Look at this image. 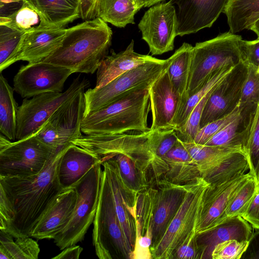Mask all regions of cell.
Wrapping results in <instances>:
<instances>
[{"mask_svg": "<svg viewBox=\"0 0 259 259\" xmlns=\"http://www.w3.org/2000/svg\"><path fill=\"white\" fill-rule=\"evenodd\" d=\"M68 145L61 149L37 175L0 177V231L15 239L29 236L64 189L59 181L58 168Z\"/></svg>", "mask_w": 259, "mask_h": 259, "instance_id": "1", "label": "cell"}, {"mask_svg": "<svg viewBox=\"0 0 259 259\" xmlns=\"http://www.w3.org/2000/svg\"><path fill=\"white\" fill-rule=\"evenodd\" d=\"M112 32L107 23L96 17L67 28L60 45L42 61L93 74L107 56Z\"/></svg>", "mask_w": 259, "mask_h": 259, "instance_id": "2", "label": "cell"}, {"mask_svg": "<svg viewBox=\"0 0 259 259\" xmlns=\"http://www.w3.org/2000/svg\"><path fill=\"white\" fill-rule=\"evenodd\" d=\"M149 88L137 90L84 116L81 132L85 135L147 132L150 110Z\"/></svg>", "mask_w": 259, "mask_h": 259, "instance_id": "3", "label": "cell"}, {"mask_svg": "<svg viewBox=\"0 0 259 259\" xmlns=\"http://www.w3.org/2000/svg\"><path fill=\"white\" fill-rule=\"evenodd\" d=\"M93 244L100 259H132L133 249L118 219L110 183L103 168L98 207L93 222Z\"/></svg>", "mask_w": 259, "mask_h": 259, "instance_id": "4", "label": "cell"}, {"mask_svg": "<svg viewBox=\"0 0 259 259\" xmlns=\"http://www.w3.org/2000/svg\"><path fill=\"white\" fill-rule=\"evenodd\" d=\"M241 39L240 35L228 32L196 43L193 47L187 91L183 96L190 94L214 71L244 61Z\"/></svg>", "mask_w": 259, "mask_h": 259, "instance_id": "5", "label": "cell"}, {"mask_svg": "<svg viewBox=\"0 0 259 259\" xmlns=\"http://www.w3.org/2000/svg\"><path fill=\"white\" fill-rule=\"evenodd\" d=\"M63 148L54 149L41 141L35 135L11 141L1 134L0 177H28L37 175Z\"/></svg>", "mask_w": 259, "mask_h": 259, "instance_id": "6", "label": "cell"}, {"mask_svg": "<svg viewBox=\"0 0 259 259\" xmlns=\"http://www.w3.org/2000/svg\"><path fill=\"white\" fill-rule=\"evenodd\" d=\"M208 185L202 177L189 184L182 203L163 237L150 249L152 259H172L179 246L196 233L203 196Z\"/></svg>", "mask_w": 259, "mask_h": 259, "instance_id": "7", "label": "cell"}, {"mask_svg": "<svg viewBox=\"0 0 259 259\" xmlns=\"http://www.w3.org/2000/svg\"><path fill=\"white\" fill-rule=\"evenodd\" d=\"M172 57L141 65L118 76L106 85L84 92V116L97 111L134 91L149 88L168 68Z\"/></svg>", "mask_w": 259, "mask_h": 259, "instance_id": "8", "label": "cell"}, {"mask_svg": "<svg viewBox=\"0 0 259 259\" xmlns=\"http://www.w3.org/2000/svg\"><path fill=\"white\" fill-rule=\"evenodd\" d=\"M102 166L100 162L96 163L72 186L77 195L73 215L66 227L54 239L61 250L82 241L94 222L99 201Z\"/></svg>", "mask_w": 259, "mask_h": 259, "instance_id": "9", "label": "cell"}, {"mask_svg": "<svg viewBox=\"0 0 259 259\" xmlns=\"http://www.w3.org/2000/svg\"><path fill=\"white\" fill-rule=\"evenodd\" d=\"M147 132L82 136L72 142L99 159L101 164L117 154H124L133 159L138 167L147 175L153 158Z\"/></svg>", "mask_w": 259, "mask_h": 259, "instance_id": "10", "label": "cell"}, {"mask_svg": "<svg viewBox=\"0 0 259 259\" xmlns=\"http://www.w3.org/2000/svg\"><path fill=\"white\" fill-rule=\"evenodd\" d=\"M88 84L86 79L78 77L64 92H48L24 99L17 111L16 141L36 134L62 104Z\"/></svg>", "mask_w": 259, "mask_h": 259, "instance_id": "11", "label": "cell"}, {"mask_svg": "<svg viewBox=\"0 0 259 259\" xmlns=\"http://www.w3.org/2000/svg\"><path fill=\"white\" fill-rule=\"evenodd\" d=\"M84 89L62 104L35 134L56 149L64 147L82 136L81 124L85 111Z\"/></svg>", "mask_w": 259, "mask_h": 259, "instance_id": "12", "label": "cell"}, {"mask_svg": "<svg viewBox=\"0 0 259 259\" xmlns=\"http://www.w3.org/2000/svg\"><path fill=\"white\" fill-rule=\"evenodd\" d=\"M74 71L40 61L22 66L13 79L14 91L22 98L48 92H62L64 83Z\"/></svg>", "mask_w": 259, "mask_h": 259, "instance_id": "13", "label": "cell"}, {"mask_svg": "<svg viewBox=\"0 0 259 259\" xmlns=\"http://www.w3.org/2000/svg\"><path fill=\"white\" fill-rule=\"evenodd\" d=\"M138 27L152 55H161L174 49L177 36V17L175 7L169 2L149 8Z\"/></svg>", "mask_w": 259, "mask_h": 259, "instance_id": "14", "label": "cell"}, {"mask_svg": "<svg viewBox=\"0 0 259 259\" xmlns=\"http://www.w3.org/2000/svg\"><path fill=\"white\" fill-rule=\"evenodd\" d=\"M248 66L242 61L213 89L204 107L200 128L233 112L239 106Z\"/></svg>", "mask_w": 259, "mask_h": 259, "instance_id": "15", "label": "cell"}, {"mask_svg": "<svg viewBox=\"0 0 259 259\" xmlns=\"http://www.w3.org/2000/svg\"><path fill=\"white\" fill-rule=\"evenodd\" d=\"M252 176L249 171L221 184H209L203 196L196 234L208 230L228 219L226 211L231 197Z\"/></svg>", "mask_w": 259, "mask_h": 259, "instance_id": "16", "label": "cell"}, {"mask_svg": "<svg viewBox=\"0 0 259 259\" xmlns=\"http://www.w3.org/2000/svg\"><path fill=\"white\" fill-rule=\"evenodd\" d=\"M230 0H170L178 6L177 34L182 36L210 27Z\"/></svg>", "mask_w": 259, "mask_h": 259, "instance_id": "17", "label": "cell"}, {"mask_svg": "<svg viewBox=\"0 0 259 259\" xmlns=\"http://www.w3.org/2000/svg\"><path fill=\"white\" fill-rule=\"evenodd\" d=\"M76 199L74 187L63 189L42 215L29 236L38 240L54 239L71 219Z\"/></svg>", "mask_w": 259, "mask_h": 259, "instance_id": "18", "label": "cell"}, {"mask_svg": "<svg viewBox=\"0 0 259 259\" xmlns=\"http://www.w3.org/2000/svg\"><path fill=\"white\" fill-rule=\"evenodd\" d=\"M67 28L48 27L40 24L24 34L14 59L28 63L42 61L61 44Z\"/></svg>", "mask_w": 259, "mask_h": 259, "instance_id": "19", "label": "cell"}, {"mask_svg": "<svg viewBox=\"0 0 259 259\" xmlns=\"http://www.w3.org/2000/svg\"><path fill=\"white\" fill-rule=\"evenodd\" d=\"M166 70L149 88L152 131L172 128L180 104L181 96L173 88Z\"/></svg>", "mask_w": 259, "mask_h": 259, "instance_id": "20", "label": "cell"}, {"mask_svg": "<svg viewBox=\"0 0 259 259\" xmlns=\"http://www.w3.org/2000/svg\"><path fill=\"white\" fill-rule=\"evenodd\" d=\"M189 184L177 185L163 180L155 186L158 189V193L154 209L150 249L155 247L163 237L182 203Z\"/></svg>", "mask_w": 259, "mask_h": 259, "instance_id": "21", "label": "cell"}, {"mask_svg": "<svg viewBox=\"0 0 259 259\" xmlns=\"http://www.w3.org/2000/svg\"><path fill=\"white\" fill-rule=\"evenodd\" d=\"M102 165L110 183L115 210L123 234L134 251L136 239V220L128 210L124 196L134 191L123 182L113 157L103 161Z\"/></svg>", "mask_w": 259, "mask_h": 259, "instance_id": "22", "label": "cell"}, {"mask_svg": "<svg viewBox=\"0 0 259 259\" xmlns=\"http://www.w3.org/2000/svg\"><path fill=\"white\" fill-rule=\"evenodd\" d=\"M252 226L240 216L230 218L218 226L201 233L196 234V240L200 258H211L215 246L230 239L248 241L252 234Z\"/></svg>", "mask_w": 259, "mask_h": 259, "instance_id": "23", "label": "cell"}, {"mask_svg": "<svg viewBox=\"0 0 259 259\" xmlns=\"http://www.w3.org/2000/svg\"><path fill=\"white\" fill-rule=\"evenodd\" d=\"M134 41L132 40L126 49L118 53L112 51L101 62L96 74V88L102 87L121 74L143 64L155 62L159 59L134 51Z\"/></svg>", "mask_w": 259, "mask_h": 259, "instance_id": "24", "label": "cell"}, {"mask_svg": "<svg viewBox=\"0 0 259 259\" xmlns=\"http://www.w3.org/2000/svg\"><path fill=\"white\" fill-rule=\"evenodd\" d=\"M239 106L241 110L238 116L204 145L236 148L245 153L249 130L257 105L247 104Z\"/></svg>", "mask_w": 259, "mask_h": 259, "instance_id": "25", "label": "cell"}, {"mask_svg": "<svg viewBox=\"0 0 259 259\" xmlns=\"http://www.w3.org/2000/svg\"><path fill=\"white\" fill-rule=\"evenodd\" d=\"M38 15L40 24L64 27L80 18L79 0H24Z\"/></svg>", "mask_w": 259, "mask_h": 259, "instance_id": "26", "label": "cell"}, {"mask_svg": "<svg viewBox=\"0 0 259 259\" xmlns=\"http://www.w3.org/2000/svg\"><path fill=\"white\" fill-rule=\"evenodd\" d=\"M98 162L101 163L99 159L91 153L71 143L63 154L58 168L62 187H72Z\"/></svg>", "mask_w": 259, "mask_h": 259, "instance_id": "27", "label": "cell"}, {"mask_svg": "<svg viewBox=\"0 0 259 259\" xmlns=\"http://www.w3.org/2000/svg\"><path fill=\"white\" fill-rule=\"evenodd\" d=\"M163 159L167 165L164 180L175 184L185 185L201 177L197 166L179 139Z\"/></svg>", "mask_w": 259, "mask_h": 259, "instance_id": "28", "label": "cell"}, {"mask_svg": "<svg viewBox=\"0 0 259 259\" xmlns=\"http://www.w3.org/2000/svg\"><path fill=\"white\" fill-rule=\"evenodd\" d=\"M249 164L246 153L242 151L230 153L217 163L202 172V177L209 185L221 184L246 174Z\"/></svg>", "mask_w": 259, "mask_h": 259, "instance_id": "29", "label": "cell"}, {"mask_svg": "<svg viewBox=\"0 0 259 259\" xmlns=\"http://www.w3.org/2000/svg\"><path fill=\"white\" fill-rule=\"evenodd\" d=\"M235 66L226 67L214 71L190 94L182 96L179 109L172 123V128L177 131L181 130L197 103L219 84Z\"/></svg>", "mask_w": 259, "mask_h": 259, "instance_id": "30", "label": "cell"}, {"mask_svg": "<svg viewBox=\"0 0 259 259\" xmlns=\"http://www.w3.org/2000/svg\"><path fill=\"white\" fill-rule=\"evenodd\" d=\"M135 0H97L95 17L120 28L134 24V16L141 9Z\"/></svg>", "mask_w": 259, "mask_h": 259, "instance_id": "31", "label": "cell"}, {"mask_svg": "<svg viewBox=\"0 0 259 259\" xmlns=\"http://www.w3.org/2000/svg\"><path fill=\"white\" fill-rule=\"evenodd\" d=\"M224 13L230 32L235 33L250 29L259 18V0H230Z\"/></svg>", "mask_w": 259, "mask_h": 259, "instance_id": "32", "label": "cell"}, {"mask_svg": "<svg viewBox=\"0 0 259 259\" xmlns=\"http://www.w3.org/2000/svg\"><path fill=\"white\" fill-rule=\"evenodd\" d=\"M14 88L0 75V132L11 141H16L18 106L14 97Z\"/></svg>", "mask_w": 259, "mask_h": 259, "instance_id": "33", "label": "cell"}, {"mask_svg": "<svg viewBox=\"0 0 259 259\" xmlns=\"http://www.w3.org/2000/svg\"><path fill=\"white\" fill-rule=\"evenodd\" d=\"M193 47L184 42L172 55L167 72L175 90L181 96L187 91Z\"/></svg>", "mask_w": 259, "mask_h": 259, "instance_id": "34", "label": "cell"}, {"mask_svg": "<svg viewBox=\"0 0 259 259\" xmlns=\"http://www.w3.org/2000/svg\"><path fill=\"white\" fill-rule=\"evenodd\" d=\"M11 235L0 231V259H37L40 252L37 242L30 236L13 240Z\"/></svg>", "mask_w": 259, "mask_h": 259, "instance_id": "35", "label": "cell"}, {"mask_svg": "<svg viewBox=\"0 0 259 259\" xmlns=\"http://www.w3.org/2000/svg\"><path fill=\"white\" fill-rule=\"evenodd\" d=\"M158 189L149 186L138 193L136 205V231L152 239V225Z\"/></svg>", "mask_w": 259, "mask_h": 259, "instance_id": "36", "label": "cell"}, {"mask_svg": "<svg viewBox=\"0 0 259 259\" xmlns=\"http://www.w3.org/2000/svg\"><path fill=\"white\" fill-rule=\"evenodd\" d=\"M182 143L193 159L200 174L214 165L226 155L235 151H243L236 148L200 145L194 142Z\"/></svg>", "mask_w": 259, "mask_h": 259, "instance_id": "37", "label": "cell"}, {"mask_svg": "<svg viewBox=\"0 0 259 259\" xmlns=\"http://www.w3.org/2000/svg\"><path fill=\"white\" fill-rule=\"evenodd\" d=\"M111 157L116 161L121 178L128 188L138 193L149 187L146 174L130 157L123 154Z\"/></svg>", "mask_w": 259, "mask_h": 259, "instance_id": "38", "label": "cell"}, {"mask_svg": "<svg viewBox=\"0 0 259 259\" xmlns=\"http://www.w3.org/2000/svg\"><path fill=\"white\" fill-rule=\"evenodd\" d=\"M257 188V183L252 176L234 193L226 208L228 219L242 217L253 199Z\"/></svg>", "mask_w": 259, "mask_h": 259, "instance_id": "39", "label": "cell"}, {"mask_svg": "<svg viewBox=\"0 0 259 259\" xmlns=\"http://www.w3.org/2000/svg\"><path fill=\"white\" fill-rule=\"evenodd\" d=\"M25 32L0 25L1 72L14 63V57Z\"/></svg>", "mask_w": 259, "mask_h": 259, "instance_id": "40", "label": "cell"}, {"mask_svg": "<svg viewBox=\"0 0 259 259\" xmlns=\"http://www.w3.org/2000/svg\"><path fill=\"white\" fill-rule=\"evenodd\" d=\"M40 18L36 12L25 2L14 13L0 16V25L17 31H28L40 24Z\"/></svg>", "mask_w": 259, "mask_h": 259, "instance_id": "41", "label": "cell"}, {"mask_svg": "<svg viewBox=\"0 0 259 259\" xmlns=\"http://www.w3.org/2000/svg\"><path fill=\"white\" fill-rule=\"evenodd\" d=\"M179 140L177 131L168 128L152 131L148 142L153 159L160 160L175 145Z\"/></svg>", "mask_w": 259, "mask_h": 259, "instance_id": "42", "label": "cell"}, {"mask_svg": "<svg viewBox=\"0 0 259 259\" xmlns=\"http://www.w3.org/2000/svg\"><path fill=\"white\" fill-rule=\"evenodd\" d=\"M245 153L247 156L249 171L259 183V103L257 105L249 130Z\"/></svg>", "mask_w": 259, "mask_h": 259, "instance_id": "43", "label": "cell"}, {"mask_svg": "<svg viewBox=\"0 0 259 259\" xmlns=\"http://www.w3.org/2000/svg\"><path fill=\"white\" fill-rule=\"evenodd\" d=\"M214 88L202 98L195 106L183 127L180 131H177L178 138L182 142H194V139L200 129V122L204 107Z\"/></svg>", "mask_w": 259, "mask_h": 259, "instance_id": "44", "label": "cell"}, {"mask_svg": "<svg viewBox=\"0 0 259 259\" xmlns=\"http://www.w3.org/2000/svg\"><path fill=\"white\" fill-rule=\"evenodd\" d=\"M247 64L248 73L242 88L239 105L247 104L257 105L259 103V73L257 72V66Z\"/></svg>", "mask_w": 259, "mask_h": 259, "instance_id": "45", "label": "cell"}, {"mask_svg": "<svg viewBox=\"0 0 259 259\" xmlns=\"http://www.w3.org/2000/svg\"><path fill=\"white\" fill-rule=\"evenodd\" d=\"M248 241L230 239L217 244L214 248L211 259H240L247 248Z\"/></svg>", "mask_w": 259, "mask_h": 259, "instance_id": "46", "label": "cell"}, {"mask_svg": "<svg viewBox=\"0 0 259 259\" xmlns=\"http://www.w3.org/2000/svg\"><path fill=\"white\" fill-rule=\"evenodd\" d=\"M241 108L239 106L230 114L212 121L199 129L194 143L204 145L214 135L224 128L233 121L239 114Z\"/></svg>", "mask_w": 259, "mask_h": 259, "instance_id": "47", "label": "cell"}, {"mask_svg": "<svg viewBox=\"0 0 259 259\" xmlns=\"http://www.w3.org/2000/svg\"><path fill=\"white\" fill-rule=\"evenodd\" d=\"M196 233L192 234L175 251L172 259L200 258V253L196 240Z\"/></svg>", "mask_w": 259, "mask_h": 259, "instance_id": "48", "label": "cell"}, {"mask_svg": "<svg viewBox=\"0 0 259 259\" xmlns=\"http://www.w3.org/2000/svg\"><path fill=\"white\" fill-rule=\"evenodd\" d=\"M240 47L244 61L257 67L259 64V39L254 40L242 39Z\"/></svg>", "mask_w": 259, "mask_h": 259, "instance_id": "49", "label": "cell"}, {"mask_svg": "<svg viewBox=\"0 0 259 259\" xmlns=\"http://www.w3.org/2000/svg\"><path fill=\"white\" fill-rule=\"evenodd\" d=\"M152 242L151 237L148 236H142L138 231H137L132 259L152 258L150 251Z\"/></svg>", "mask_w": 259, "mask_h": 259, "instance_id": "50", "label": "cell"}, {"mask_svg": "<svg viewBox=\"0 0 259 259\" xmlns=\"http://www.w3.org/2000/svg\"><path fill=\"white\" fill-rule=\"evenodd\" d=\"M252 228L259 230V183L256 192L247 210L242 217Z\"/></svg>", "mask_w": 259, "mask_h": 259, "instance_id": "51", "label": "cell"}, {"mask_svg": "<svg viewBox=\"0 0 259 259\" xmlns=\"http://www.w3.org/2000/svg\"><path fill=\"white\" fill-rule=\"evenodd\" d=\"M241 258H259V230L252 233Z\"/></svg>", "mask_w": 259, "mask_h": 259, "instance_id": "52", "label": "cell"}, {"mask_svg": "<svg viewBox=\"0 0 259 259\" xmlns=\"http://www.w3.org/2000/svg\"><path fill=\"white\" fill-rule=\"evenodd\" d=\"M97 0H79L80 18L87 21L95 17V8Z\"/></svg>", "mask_w": 259, "mask_h": 259, "instance_id": "53", "label": "cell"}, {"mask_svg": "<svg viewBox=\"0 0 259 259\" xmlns=\"http://www.w3.org/2000/svg\"><path fill=\"white\" fill-rule=\"evenodd\" d=\"M24 0H0V16L10 15L22 7Z\"/></svg>", "mask_w": 259, "mask_h": 259, "instance_id": "54", "label": "cell"}, {"mask_svg": "<svg viewBox=\"0 0 259 259\" xmlns=\"http://www.w3.org/2000/svg\"><path fill=\"white\" fill-rule=\"evenodd\" d=\"M83 250L79 245H74L63 249L60 253L52 257L53 259H78Z\"/></svg>", "mask_w": 259, "mask_h": 259, "instance_id": "55", "label": "cell"}, {"mask_svg": "<svg viewBox=\"0 0 259 259\" xmlns=\"http://www.w3.org/2000/svg\"><path fill=\"white\" fill-rule=\"evenodd\" d=\"M139 6L142 8L143 7H148L157 4L164 0H135Z\"/></svg>", "mask_w": 259, "mask_h": 259, "instance_id": "56", "label": "cell"}, {"mask_svg": "<svg viewBox=\"0 0 259 259\" xmlns=\"http://www.w3.org/2000/svg\"><path fill=\"white\" fill-rule=\"evenodd\" d=\"M250 30L255 32L257 36V39H259V18L253 24Z\"/></svg>", "mask_w": 259, "mask_h": 259, "instance_id": "57", "label": "cell"}, {"mask_svg": "<svg viewBox=\"0 0 259 259\" xmlns=\"http://www.w3.org/2000/svg\"><path fill=\"white\" fill-rule=\"evenodd\" d=\"M257 72L259 73V64L257 67Z\"/></svg>", "mask_w": 259, "mask_h": 259, "instance_id": "58", "label": "cell"}]
</instances>
